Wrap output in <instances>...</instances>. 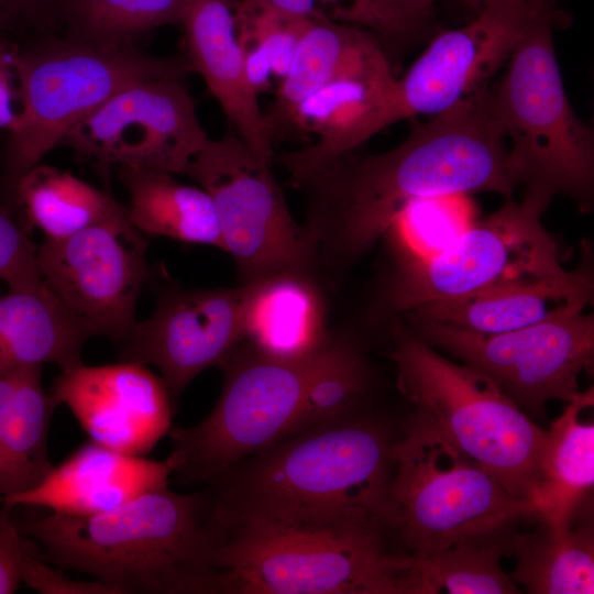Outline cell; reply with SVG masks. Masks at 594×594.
<instances>
[{
	"instance_id": "obj_1",
	"label": "cell",
	"mask_w": 594,
	"mask_h": 594,
	"mask_svg": "<svg viewBox=\"0 0 594 594\" xmlns=\"http://www.w3.org/2000/svg\"><path fill=\"white\" fill-rule=\"evenodd\" d=\"M518 179L482 88L427 122L414 121L398 146L372 155L346 153L309 178L305 227L319 263L349 266L385 235L411 200L491 191L512 197Z\"/></svg>"
},
{
	"instance_id": "obj_2",
	"label": "cell",
	"mask_w": 594,
	"mask_h": 594,
	"mask_svg": "<svg viewBox=\"0 0 594 594\" xmlns=\"http://www.w3.org/2000/svg\"><path fill=\"white\" fill-rule=\"evenodd\" d=\"M11 516L42 560L114 594H215L224 529L208 486L180 494L167 485L90 516Z\"/></svg>"
},
{
	"instance_id": "obj_3",
	"label": "cell",
	"mask_w": 594,
	"mask_h": 594,
	"mask_svg": "<svg viewBox=\"0 0 594 594\" xmlns=\"http://www.w3.org/2000/svg\"><path fill=\"white\" fill-rule=\"evenodd\" d=\"M395 440L354 411L287 435L210 485L218 524L245 520L386 525Z\"/></svg>"
},
{
	"instance_id": "obj_4",
	"label": "cell",
	"mask_w": 594,
	"mask_h": 594,
	"mask_svg": "<svg viewBox=\"0 0 594 594\" xmlns=\"http://www.w3.org/2000/svg\"><path fill=\"white\" fill-rule=\"evenodd\" d=\"M223 529L215 594H400L409 563L376 524L254 519Z\"/></svg>"
},
{
	"instance_id": "obj_5",
	"label": "cell",
	"mask_w": 594,
	"mask_h": 594,
	"mask_svg": "<svg viewBox=\"0 0 594 594\" xmlns=\"http://www.w3.org/2000/svg\"><path fill=\"white\" fill-rule=\"evenodd\" d=\"M11 64L22 109L8 132L0 174L1 202L10 209L20 178L111 96L142 80L193 73L186 57L153 56L135 43L101 45L70 36L34 42L18 51Z\"/></svg>"
},
{
	"instance_id": "obj_6",
	"label": "cell",
	"mask_w": 594,
	"mask_h": 594,
	"mask_svg": "<svg viewBox=\"0 0 594 594\" xmlns=\"http://www.w3.org/2000/svg\"><path fill=\"white\" fill-rule=\"evenodd\" d=\"M558 15V7L551 8L527 28L487 97L505 139L512 141L509 162L519 185L549 201L565 195L588 209L594 135L564 89L553 44Z\"/></svg>"
},
{
	"instance_id": "obj_7",
	"label": "cell",
	"mask_w": 594,
	"mask_h": 594,
	"mask_svg": "<svg viewBox=\"0 0 594 594\" xmlns=\"http://www.w3.org/2000/svg\"><path fill=\"white\" fill-rule=\"evenodd\" d=\"M391 332L400 393L509 494L528 499L547 430L490 377L440 355L404 322Z\"/></svg>"
},
{
	"instance_id": "obj_8",
	"label": "cell",
	"mask_w": 594,
	"mask_h": 594,
	"mask_svg": "<svg viewBox=\"0 0 594 594\" xmlns=\"http://www.w3.org/2000/svg\"><path fill=\"white\" fill-rule=\"evenodd\" d=\"M386 525L399 549L421 557L461 540L535 516L532 504L509 494L416 411L395 440Z\"/></svg>"
},
{
	"instance_id": "obj_9",
	"label": "cell",
	"mask_w": 594,
	"mask_h": 594,
	"mask_svg": "<svg viewBox=\"0 0 594 594\" xmlns=\"http://www.w3.org/2000/svg\"><path fill=\"white\" fill-rule=\"evenodd\" d=\"M334 342L300 361H278L242 341L221 363L222 392L209 415L190 427H172L173 472L183 485L207 486L234 465L289 435L307 387Z\"/></svg>"
},
{
	"instance_id": "obj_10",
	"label": "cell",
	"mask_w": 594,
	"mask_h": 594,
	"mask_svg": "<svg viewBox=\"0 0 594 594\" xmlns=\"http://www.w3.org/2000/svg\"><path fill=\"white\" fill-rule=\"evenodd\" d=\"M559 0H486L468 25L441 32L400 79L337 135L318 142L321 161L352 152L388 125L440 113L485 88L527 28Z\"/></svg>"
},
{
	"instance_id": "obj_11",
	"label": "cell",
	"mask_w": 594,
	"mask_h": 594,
	"mask_svg": "<svg viewBox=\"0 0 594 594\" xmlns=\"http://www.w3.org/2000/svg\"><path fill=\"white\" fill-rule=\"evenodd\" d=\"M550 201L525 193L483 220L473 221L447 248L426 258H404L384 292L382 310L466 298L534 283L565 272L560 251L541 223Z\"/></svg>"
},
{
	"instance_id": "obj_12",
	"label": "cell",
	"mask_w": 594,
	"mask_h": 594,
	"mask_svg": "<svg viewBox=\"0 0 594 594\" xmlns=\"http://www.w3.org/2000/svg\"><path fill=\"white\" fill-rule=\"evenodd\" d=\"M271 166L229 128L183 172L210 196L241 284L280 273L312 275L319 264L317 242L293 217Z\"/></svg>"
},
{
	"instance_id": "obj_13",
	"label": "cell",
	"mask_w": 594,
	"mask_h": 594,
	"mask_svg": "<svg viewBox=\"0 0 594 594\" xmlns=\"http://www.w3.org/2000/svg\"><path fill=\"white\" fill-rule=\"evenodd\" d=\"M407 328L431 346L490 377L525 414L541 416L552 399L579 393V376L593 363L594 318L579 312L497 334H477L404 312Z\"/></svg>"
},
{
	"instance_id": "obj_14",
	"label": "cell",
	"mask_w": 594,
	"mask_h": 594,
	"mask_svg": "<svg viewBox=\"0 0 594 594\" xmlns=\"http://www.w3.org/2000/svg\"><path fill=\"white\" fill-rule=\"evenodd\" d=\"M209 140L180 79L157 78L119 90L78 121L61 145L107 177L113 165L183 174Z\"/></svg>"
},
{
	"instance_id": "obj_15",
	"label": "cell",
	"mask_w": 594,
	"mask_h": 594,
	"mask_svg": "<svg viewBox=\"0 0 594 594\" xmlns=\"http://www.w3.org/2000/svg\"><path fill=\"white\" fill-rule=\"evenodd\" d=\"M147 246L127 209L70 237L44 239L37 267L48 289L92 337L120 343L135 323L148 275Z\"/></svg>"
},
{
	"instance_id": "obj_16",
	"label": "cell",
	"mask_w": 594,
	"mask_h": 594,
	"mask_svg": "<svg viewBox=\"0 0 594 594\" xmlns=\"http://www.w3.org/2000/svg\"><path fill=\"white\" fill-rule=\"evenodd\" d=\"M246 285L235 288H167L154 312L120 342L121 361L155 366L173 406L204 370L221 365L243 341Z\"/></svg>"
},
{
	"instance_id": "obj_17",
	"label": "cell",
	"mask_w": 594,
	"mask_h": 594,
	"mask_svg": "<svg viewBox=\"0 0 594 594\" xmlns=\"http://www.w3.org/2000/svg\"><path fill=\"white\" fill-rule=\"evenodd\" d=\"M52 393L91 441L122 453H148L172 428L169 393L163 380L140 363H82L62 371Z\"/></svg>"
},
{
	"instance_id": "obj_18",
	"label": "cell",
	"mask_w": 594,
	"mask_h": 594,
	"mask_svg": "<svg viewBox=\"0 0 594 594\" xmlns=\"http://www.w3.org/2000/svg\"><path fill=\"white\" fill-rule=\"evenodd\" d=\"M176 460L154 461L95 441L78 448L35 488L1 499L6 507H37L76 516L102 514L164 486Z\"/></svg>"
},
{
	"instance_id": "obj_19",
	"label": "cell",
	"mask_w": 594,
	"mask_h": 594,
	"mask_svg": "<svg viewBox=\"0 0 594 594\" xmlns=\"http://www.w3.org/2000/svg\"><path fill=\"white\" fill-rule=\"evenodd\" d=\"M233 0H188L182 24L187 61L220 103L231 128L264 163L274 160L257 94L250 85L244 52L235 35Z\"/></svg>"
},
{
	"instance_id": "obj_20",
	"label": "cell",
	"mask_w": 594,
	"mask_h": 594,
	"mask_svg": "<svg viewBox=\"0 0 594 594\" xmlns=\"http://www.w3.org/2000/svg\"><path fill=\"white\" fill-rule=\"evenodd\" d=\"M593 288L590 262H582L573 272L408 311L471 333L497 334L583 312Z\"/></svg>"
},
{
	"instance_id": "obj_21",
	"label": "cell",
	"mask_w": 594,
	"mask_h": 594,
	"mask_svg": "<svg viewBox=\"0 0 594 594\" xmlns=\"http://www.w3.org/2000/svg\"><path fill=\"white\" fill-rule=\"evenodd\" d=\"M388 61L371 32L334 21L324 12L311 16L298 43L274 101L264 112L274 142L295 135L294 119L299 105L333 79Z\"/></svg>"
},
{
	"instance_id": "obj_22",
	"label": "cell",
	"mask_w": 594,
	"mask_h": 594,
	"mask_svg": "<svg viewBox=\"0 0 594 594\" xmlns=\"http://www.w3.org/2000/svg\"><path fill=\"white\" fill-rule=\"evenodd\" d=\"M243 285V341L256 351L292 362L328 343L323 296L312 275L280 273Z\"/></svg>"
},
{
	"instance_id": "obj_23",
	"label": "cell",
	"mask_w": 594,
	"mask_h": 594,
	"mask_svg": "<svg viewBox=\"0 0 594 594\" xmlns=\"http://www.w3.org/2000/svg\"><path fill=\"white\" fill-rule=\"evenodd\" d=\"M42 369L0 370V501L35 488L54 468L48 433L61 403L44 389Z\"/></svg>"
},
{
	"instance_id": "obj_24",
	"label": "cell",
	"mask_w": 594,
	"mask_h": 594,
	"mask_svg": "<svg viewBox=\"0 0 594 594\" xmlns=\"http://www.w3.org/2000/svg\"><path fill=\"white\" fill-rule=\"evenodd\" d=\"M593 402L592 387L580 392L547 430L528 499L535 516L556 528L573 524L594 485V425L581 419Z\"/></svg>"
},
{
	"instance_id": "obj_25",
	"label": "cell",
	"mask_w": 594,
	"mask_h": 594,
	"mask_svg": "<svg viewBox=\"0 0 594 594\" xmlns=\"http://www.w3.org/2000/svg\"><path fill=\"white\" fill-rule=\"evenodd\" d=\"M90 337L48 287L0 294V370L45 363L62 371L78 366Z\"/></svg>"
},
{
	"instance_id": "obj_26",
	"label": "cell",
	"mask_w": 594,
	"mask_h": 594,
	"mask_svg": "<svg viewBox=\"0 0 594 594\" xmlns=\"http://www.w3.org/2000/svg\"><path fill=\"white\" fill-rule=\"evenodd\" d=\"M118 177L130 195L129 220L140 232L224 251L212 200L201 187L148 167L120 165Z\"/></svg>"
},
{
	"instance_id": "obj_27",
	"label": "cell",
	"mask_w": 594,
	"mask_h": 594,
	"mask_svg": "<svg viewBox=\"0 0 594 594\" xmlns=\"http://www.w3.org/2000/svg\"><path fill=\"white\" fill-rule=\"evenodd\" d=\"M516 558L509 578L531 594L594 593V531L590 524L556 528L544 521L510 537Z\"/></svg>"
},
{
	"instance_id": "obj_28",
	"label": "cell",
	"mask_w": 594,
	"mask_h": 594,
	"mask_svg": "<svg viewBox=\"0 0 594 594\" xmlns=\"http://www.w3.org/2000/svg\"><path fill=\"white\" fill-rule=\"evenodd\" d=\"M505 528L469 538L421 557L409 556L400 594H516L519 587L501 565L508 553Z\"/></svg>"
},
{
	"instance_id": "obj_29",
	"label": "cell",
	"mask_w": 594,
	"mask_h": 594,
	"mask_svg": "<svg viewBox=\"0 0 594 594\" xmlns=\"http://www.w3.org/2000/svg\"><path fill=\"white\" fill-rule=\"evenodd\" d=\"M44 239L70 237L128 209L108 194L67 170L37 164L18 182L13 208Z\"/></svg>"
},
{
	"instance_id": "obj_30",
	"label": "cell",
	"mask_w": 594,
	"mask_h": 594,
	"mask_svg": "<svg viewBox=\"0 0 594 594\" xmlns=\"http://www.w3.org/2000/svg\"><path fill=\"white\" fill-rule=\"evenodd\" d=\"M188 0H62L68 35L101 45H125L154 29L180 23Z\"/></svg>"
},
{
	"instance_id": "obj_31",
	"label": "cell",
	"mask_w": 594,
	"mask_h": 594,
	"mask_svg": "<svg viewBox=\"0 0 594 594\" xmlns=\"http://www.w3.org/2000/svg\"><path fill=\"white\" fill-rule=\"evenodd\" d=\"M394 79L389 61L333 79L299 105L295 135L315 133L318 140H326L340 133L369 110Z\"/></svg>"
},
{
	"instance_id": "obj_32",
	"label": "cell",
	"mask_w": 594,
	"mask_h": 594,
	"mask_svg": "<svg viewBox=\"0 0 594 594\" xmlns=\"http://www.w3.org/2000/svg\"><path fill=\"white\" fill-rule=\"evenodd\" d=\"M367 384L369 373L361 350L352 341L334 336L331 354L310 381L290 433L353 413Z\"/></svg>"
},
{
	"instance_id": "obj_33",
	"label": "cell",
	"mask_w": 594,
	"mask_h": 594,
	"mask_svg": "<svg viewBox=\"0 0 594 594\" xmlns=\"http://www.w3.org/2000/svg\"><path fill=\"white\" fill-rule=\"evenodd\" d=\"M473 217L474 207L464 194L425 197L409 201L386 233L402 260L426 258L455 240Z\"/></svg>"
},
{
	"instance_id": "obj_34",
	"label": "cell",
	"mask_w": 594,
	"mask_h": 594,
	"mask_svg": "<svg viewBox=\"0 0 594 594\" xmlns=\"http://www.w3.org/2000/svg\"><path fill=\"white\" fill-rule=\"evenodd\" d=\"M439 0H354L346 20L373 33L386 51L402 47L426 33L435 16ZM476 12L482 0H454Z\"/></svg>"
},
{
	"instance_id": "obj_35",
	"label": "cell",
	"mask_w": 594,
	"mask_h": 594,
	"mask_svg": "<svg viewBox=\"0 0 594 594\" xmlns=\"http://www.w3.org/2000/svg\"><path fill=\"white\" fill-rule=\"evenodd\" d=\"M37 248L12 210L0 201V280L8 290L41 293L47 289L37 267Z\"/></svg>"
},
{
	"instance_id": "obj_36",
	"label": "cell",
	"mask_w": 594,
	"mask_h": 594,
	"mask_svg": "<svg viewBox=\"0 0 594 594\" xmlns=\"http://www.w3.org/2000/svg\"><path fill=\"white\" fill-rule=\"evenodd\" d=\"M309 19L285 18L272 11L235 15L240 29L238 38L261 45L270 57L273 74L283 79Z\"/></svg>"
},
{
	"instance_id": "obj_37",
	"label": "cell",
	"mask_w": 594,
	"mask_h": 594,
	"mask_svg": "<svg viewBox=\"0 0 594 594\" xmlns=\"http://www.w3.org/2000/svg\"><path fill=\"white\" fill-rule=\"evenodd\" d=\"M40 556V547L24 535L11 516V508L0 509V594L16 592L26 563Z\"/></svg>"
},
{
	"instance_id": "obj_38",
	"label": "cell",
	"mask_w": 594,
	"mask_h": 594,
	"mask_svg": "<svg viewBox=\"0 0 594 594\" xmlns=\"http://www.w3.org/2000/svg\"><path fill=\"white\" fill-rule=\"evenodd\" d=\"M22 582L42 594H114L108 585L98 580L75 581L68 578L40 556L26 563Z\"/></svg>"
},
{
	"instance_id": "obj_39",
	"label": "cell",
	"mask_w": 594,
	"mask_h": 594,
	"mask_svg": "<svg viewBox=\"0 0 594 594\" xmlns=\"http://www.w3.org/2000/svg\"><path fill=\"white\" fill-rule=\"evenodd\" d=\"M62 0H0V30H44L61 21Z\"/></svg>"
},
{
	"instance_id": "obj_40",
	"label": "cell",
	"mask_w": 594,
	"mask_h": 594,
	"mask_svg": "<svg viewBox=\"0 0 594 594\" xmlns=\"http://www.w3.org/2000/svg\"><path fill=\"white\" fill-rule=\"evenodd\" d=\"M318 3L331 6V13L328 16L340 8L339 0H240L235 4V15L244 16L258 11H272L285 18L306 19L323 12L317 6ZM350 3L351 0H349Z\"/></svg>"
},
{
	"instance_id": "obj_41",
	"label": "cell",
	"mask_w": 594,
	"mask_h": 594,
	"mask_svg": "<svg viewBox=\"0 0 594 594\" xmlns=\"http://www.w3.org/2000/svg\"><path fill=\"white\" fill-rule=\"evenodd\" d=\"M239 42L244 52V66L250 85L256 94L267 90L273 72L266 51L254 42Z\"/></svg>"
},
{
	"instance_id": "obj_42",
	"label": "cell",
	"mask_w": 594,
	"mask_h": 594,
	"mask_svg": "<svg viewBox=\"0 0 594 594\" xmlns=\"http://www.w3.org/2000/svg\"><path fill=\"white\" fill-rule=\"evenodd\" d=\"M11 59L9 58L3 33L0 30V129L8 132L14 127L18 113L14 111V90L12 87Z\"/></svg>"
},
{
	"instance_id": "obj_43",
	"label": "cell",
	"mask_w": 594,
	"mask_h": 594,
	"mask_svg": "<svg viewBox=\"0 0 594 594\" xmlns=\"http://www.w3.org/2000/svg\"><path fill=\"white\" fill-rule=\"evenodd\" d=\"M485 1H486V0H482V4H483V2H485Z\"/></svg>"
}]
</instances>
